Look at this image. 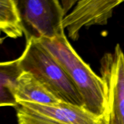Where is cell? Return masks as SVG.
I'll use <instances>...</instances> for the list:
<instances>
[{
  "instance_id": "obj_1",
  "label": "cell",
  "mask_w": 124,
  "mask_h": 124,
  "mask_svg": "<svg viewBox=\"0 0 124 124\" xmlns=\"http://www.w3.org/2000/svg\"><path fill=\"white\" fill-rule=\"evenodd\" d=\"M38 41L60 64L76 87L83 99L84 107L101 121L106 105L102 78L79 56L65 34L52 39Z\"/></svg>"
},
{
  "instance_id": "obj_2",
  "label": "cell",
  "mask_w": 124,
  "mask_h": 124,
  "mask_svg": "<svg viewBox=\"0 0 124 124\" xmlns=\"http://www.w3.org/2000/svg\"><path fill=\"white\" fill-rule=\"evenodd\" d=\"M23 71L32 74L60 101L84 107V101L76 87L60 64L38 40H27L19 56Z\"/></svg>"
},
{
  "instance_id": "obj_3",
  "label": "cell",
  "mask_w": 124,
  "mask_h": 124,
  "mask_svg": "<svg viewBox=\"0 0 124 124\" xmlns=\"http://www.w3.org/2000/svg\"><path fill=\"white\" fill-rule=\"evenodd\" d=\"M27 40L52 39L64 35L65 11L57 0L17 1Z\"/></svg>"
},
{
  "instance_id": "obj_4",
  "label": "cell",
  "mask_w": 124,
  "mask_h": 124,
  "mask_svg": "<svg viewBox=\"0 0 124 124\" xmlns=\"http://www.w3.org/2000/svg\"><path fill=\"white\" fill-rule=\"evenodd\" d=\"M100 71L106 93L102 124H124V53L117 44L113 53H105Z\"/></svg>"
},
{
  "instance_id": "obj_5",
  "label": "cell",
  "mask_w": 124,
  "mask_h": 124,
  "mask_svg": "<svg viewBox=\"0 0 124 124\" xmlns=\"http://www.w3.org/2000/svg\"><path fill=\"white\" fill-rule=\"evenodd\" d=\"M122 0H82L77 1L72 11L63 19L64 30L73 40L79 38L84 27L105 25L111 17L114 9Z\"/></svg>"
},
{
  "instance_id": "obj_6",
  "label": "cell",
  "mask_w": 124,
  "mask_h": 124,
  "mask_svg": "<svg viewBox=\"0 0 124 124\" xmlns=\"http://www.w3.org/2000/svg\"><path fill=\"white\" fill-rule=\"evenodd\" d=\"M17 107L30 115L59 124H102L101 119L84 107L63 102L53 105L23 102Z\"/></svg>"
},
{
  "instance_id": "obj_7",
  "label": "cell",
  "mask_w": 124,
  "mask_h": 124,
  "mask_svg": "<svg viewBox=\"0 0 124 124\" xmlns=\"http://www.w3.org/2000/svg\"><path fill=\"white\" fill-rule=\"evenodd\" d=\"M14 95L18 104L30 102L53 105L61 102L32 74L25 71H22L17 79Z\"/></svg>"
},
{
  "instance_id": "obj_8",
  "label": "cell",
  "mask_w": 124,
  "mask_h": 124,
  "mask_svg": "<svg viewBox=\"0 0 124 124\" xmlns=\"http://www.w3.org/2000/svg\"><path fill=\"white\" fill-rule=\"evenodd\" d=\"M22 71L19 57L15 60L0 62V107H18L14 90Z\"/></svg>"
},
{
  "instance_id": "obj_9",
  "label": "cell",
  "mask_w": 124,
  "mask_h": 124,
  "mask_svg": "<svg viewBox=\"0 0 124 124\" xmlns=\"http://www.w3.org/2000/svg\"><path fill=\"white\" fill-rule=\"evenodd\" d=\"M24 34L18 2L15 0H0V43L4 38L16 39Z\"/></svg>"
},
{
  "instance_id": "obj_10",
  "label": "cell",
  "mask_w": 124,
  "mask_h": 124,
  "mask_svg": "<svg viewBox=\"0 0 124 124\" xmlns=\"http://www.w3.org/2000/svg\"><path fill=\"white\" fill-rule=\"evenodd\" d=\"M16 108L18 124H59L38 116L30 115L22 111L19 108Z\"/></svg>"
}]
</instances>
